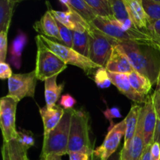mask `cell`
Listing matches in <instances>:
<instances>
[{
  "label": "cell",
  "instance_id": "6da1fadb",
  "mask_svg": "<svg viewBox=\"0 0 160 160\" xmlns=\"http://www.w3.org/2000/svg\"><path fill=\"white\" fill-rule=\"evenodd\" d=\"M119 45L129 59L134 70L148 78L152 84H157L160 70L159 44L120 42Z\"/></svg>",
  "mask_w": 160,
  "mask_h": 160
},
{
  "label": "cell",
  "instance_id": "7a4b0ae2",
  "mask_svg": "<svg viewBox=\"0 0 160 160\" xmlns=\"http://www.w3.org/2000/svg\"><path fill=\"white\" fill-rule=\"evenodd\" d=\"M91 24L106 35L117 40L119 42H134L145 44L156 43L148 31L141 30L138 28H134L129 31H125L120 28L119 20L114 17H102L98 16L91 23Z\"/></svg>",
  "mask_w": 160,
  "mask_h": 160
},
{
  "label": "cell",
  "instance_id": "3957f363",
  "mask_svg": "<svg viewBox=\"0 0 160 160\" xmlns=\"http://www.w3.org/2000/svg\"><path fill=\"white\" fill-rule=\"evenodd\" d=\"M73 111V109L65 110L59 124L43 139L40 159H44L50 155L62 156L69 154V139Z\"/></svg>",
  "mask_w": 160,
  "mask_h": 160
},
{
  "label": "cell",
  "instance_id": "277c9868",
  "mask_svg": "<svg viewBox=\"0 0 160 160\" xmlns=\"http://www.w3.org/2000/svg\"><path fill=\"white\" fill-rule=\"evenodd\" d=\"M89 117L88 112L81 109H74L71 118L68 152H84L92 155L94 148L89 136Z\"/></svg>",
  "mask_w": 160,
  "mask_h": 160
},
{
  "label": "cell",
  "instance_id": "5b68a950",
  "mask_svg": "<svg viewBox=\"0 0 160 160\" xmlns=\"http://www.w3.org/2000/svg\"><path fill=\"white\" fill-rule=\"evenodd\" d=\"M35 41L37 44V56L34 70L39 81H45L48 78L56 75L58 76L67 69V64L44 44L39 34L35 37Z\"/></svg>",
  "mask_w": 160,
  "mask_h": 160
},
{
  "label": "cell",
  "instance_id": "8992f818",
  "mask_svg": "<svg viewBox=\"0 0 160 160\" xmlns=\"http://www.w3.org/2000/svg\"><path fill=\"white\" fill-rule=\"evenodd\" d=\"M39 35L44 44L52 52L57 55L66 64H70V65L79 67L81 70H84V72H85L87 75H90L95 70L96 71L98 68L102 67L101 66L98 65L91 60L88 57L77 52L73 48L66 46L63 44L51 40L42 34H39Z\"/></svg>",
  "mask_w": 160,
  "mask_h": 160
},
{
  "label": "cell",
  "instance_id": "52a82bcc",
  "mask_svg": "<svg viewBox=\"0 0 160 160\" xmlns=\"http://www.w3.org/2000/svg\"><path fill=\"white\" fill-rule=\"evenodd\" d=\"M88 34V58L98 65L105 67L112 49L116 45H118L120 42L106 35L92 24H91Z\"/></svg>",
  "mask_w": 160,
  "mask_h": 160
},
{
  "label": "cell",
  "instance_id": "ba28073f",
  "mask_svg": "<svg viewBox=\"0 0 160 160\" xmlns=\"http://www.w3.org/2000/svg\"><path fill=\"white\" fill-rule=\"evenodd\" d=\"M19 101L9 95L0 100V127L2 133L3 142H9L17 138L16 129V112Z\"/></svg>",
  "mask_w": 160,
  "mask_h": 160
},
{
  "label": "cell",
  "instance_id": "9c48e42d",
  "mask_svg": "<svg viewBox=\"0 0 160 160\" xmlns=\"http://www.w3.org/2000/svg\"><path fill=\"white\" fill-rule=\"evenodd\" d=\"M38 78L35 70L26 73H15L8 79V95L17 98L19 102L25 97L34 98Z\"/></svg>",
  "mask_w": 160,
  "mask_h": 160
},
{
  "label": "cell",
  "instance_id": "30bf717a",
  "mask_svg": "<svg viewBox=\"0 0 160 160\" xmlns=\"http://www.w3.org/2000/svg\"><path fill=\"white\" fill-rule=\"evenodd\" d=\"M126 132V120H123L113 126H110L105 140L99 147L94 150V154L101 160H108L117 152L120 141Z\"/></svg>",
  "mask_w": 160,
  "mask_h": 160
},
{
  "label": "cell",
  "instance_id": "8fae6325",
  "mask_svg": "<svg viewBox=\"0 0 160 160\" xmlns=\"http://www.w3.org/2000/svg\"><path fill=\"white\" fill-rule=\"evenodd\" d=\"M144 117L145 108L142 106L137 130L134 138L128 146H123L120 150L121 160H141L145 149V142L144 138Z\"/></svg>",
  "mask_w": 160,
  "mask_h": 160
},
{
  "label": "cell",
  "instance_id": "7c38bea8",
  "mask_svg": "<svg viewBox=\"0 0 160 160\" xmlns=\"http://www.w3.org/2000/svg\"><path fill=\"white\" fill-rule=\"evenodd\" d=\"M49 10L58 22L71 31H84L90 29V23L71 8H67V11H57L52 9Z\"/></svg>",
  "mask_w": 160,
  "mask_h": 160
},
{
  "label": "cell",
  "instance_id": "4fadbf2b",
  "mask_svg": "<svg viewBox=\"0 0 160 160\" xmlns=\"http://www.w3.org/2000/svg\"><path fill=\"white\" fill-rule=\"evenodd\" d=\"M109 79L112 84L117 87V88L127 98H129L134 102L137 104L140 103H145L146 102L148 97H145L143 95L138 93L135 90L132 88L129 79H128V74L120 73H112V72L108 71Z\"/></svg>",
  "mask_w": 160,
  "mask_h": 160
},
{
  "label": "cell",
  "instance_id": "5bb4252c",
  "mask_svg": "<svg viewBox=\"0 0 160 160\" xmlns=\"http://www.w3.org/2000/svg\"><path fill=\"white\" fill-rule=\"evenodd\" d=\"M145 117H144V138L145 145L154 143V134L157 124L158 118L153 101V96L148 95L146 102L144 103Z\"/></svg>",
  "mask_w": 160,
  "mask_h": 160
},
{
  "label": "cell",
  "instance_id": "9a60e30c",
  "mask_svg": "<svg viewBox=\"0 0 160 160\" xmlns=\"http://www.w3.org/2000/svg\"><path fill=\"white\" fill-rule=\"evenodd\" d=\"M105 67L108 71L125 74H128L134 70L120 45L114 47Z\"/></svg>",
  "mask_w": 160,
  "mask_h": 160
},
{
  "label": "cell",
  "instance_id": "2e32d148",
  "mask_svg": "<svg viewBox=\"0 0 160 160\" xmlns=\"http://www.w3.org/2000/svg\"><path fill=\"white\" fill-rule=\"evenodd\" d=\"M130 19L136 28L148 31L149 20L142 6V0H123Z\"/></svg>",
  "mask_w": 160,
  "mask_h": 160
},
{
  "label": "cell",
  "instance_id": "e0dca14e",
  "mask_svg": "<svg viewBox=\"0 0 160 160\" xmlns=\"http://www.w3.org/2000/svg\"><path fill=\"white\" fill-rule=\"evenodd\" d=\"M34 28L37 32L42 34V35L45 36L48 38H52L56 39L62 42L58 22L50 12L49 9L42 16L40 20L34 23Z\"/></svg>",
  "mask_w": 160,
  "mask_h": 160
},
{
  "label": "cell",
  "instance_id": "ac0fdd59",
  "mask_svg": "<svg viewBox=\"0 0 160 160\" xmlns=\"http://www.w3.org/2000/svg\"><path fill=\"white\" fill-rule=\"evenodd\" d=\"M44 127V138L59 124L65 112V109L61 106H56L54 108L48 109L46 106L39 108Z\"/></svg>",
  "mask_w": 160,
  "mask_h": 160
},
{
  "label": "cell",
  "instance_id": "d6986e66",
  "mask_svg": "<svg viewBox=\"0 0 160 160\" xmlns=\"http://www.w3.org/2000/svg\"><path fill=\"white\" fill-rule=\"evenodd\" d=\"M28 42V38L26 33L19 30L9 47V63L17 70L21 67L22 52Z\"/></svg>",
  "mask_w": 160,
  "mask_h": 160
},
{
  "label": "cell",
  "instance_id": "ffe728a7",
  "mask_svg": "<svg viewBox=\"0 0 160 160\" xmlns=\"http://www.w3.org/2000/svg\"><path fill=\"white\" fill-rule=\"evenodd\" d=\"M56 76L50 78L45 81V98L46 107L52 109L56 106V102L60 97L64 88V84H58L56 82Z\"/></svg>",
  "mask_w": 160,
  "mask_h": 160
},
{
  "label": "cell",
  "instance_id": "44dd1931",
  "mask_svg": "<svg viewBox=\"0 0 160 160\" xmlns=\"http://www.w3.org/2000/svg\"><path fill=\"white\" fill-rule=\"evenodd\" d=\"M142 106L138 104H135L131 108L130 112H128L126 117V132L124 135V143L123 146H128L131 142L137 130L138 123L139 120V115H140Z\"/></svg>",
  "mask_w": 160,
  "mask_h": 160
},
{
  "label": "cell",
  "instance_id": "7402d4cb",
  "mask_svg": "<svg viewBox=\"0 0 160 160\" xmlns=\"http://www.w3.org/2000/svg\"><path fill=\"white\" fill-rule=\"evenodd\" d=\"M128 79L133 88L145 97H148L151 91L152 84L148 78L134 70L128 74Z\"/></svg>",
  "mask_w": 160,
  "mask_h": 160
},
{
  "label": "cell",
  "instance_id": "603a6c76",
  "mask_svg": "<svg viewBox=\"0 0 160 160\" xmlns=\"http://www.w3.org/2000/svg\"><path fill=\"white\" fill-rule=\"evenodd\" d=\"M15 6L10 0H0V31L7 32L11 24Z\"/></svg>",
  "mask_w": 160,
  "mask_h": 160
},
{
  "label": "cell",
  "instance_id": "cb8c5ba5",
  "mask_svg": "<svg viewBox=\"0 0 160 160\" xmlns=\"http://www.w3.org/2000/svg\"><path fill=\"white\" fill-rule=\"evenodd\" d=\"M89 30L73 31V47L81 54L88 57L89 54Z\"/></svg>",
  "mask_w": 160,
  "mask_h": 160
},
{
  "label": "cell",
  "instance_id": "d4e9b609",
  "mask_svg": "<svg viewBox=\"0 0 160 160\" xmlns=\"http://www.w3.org/2000/svg\"><path fill=\"white\" fill-rule=\"evenodd\" d=\"M67 8H71L72 9L76 11L89 23H92L96 17H98L84 0H70L69 6Z\"/></svg>",
  "mask_w": 160,
  "mask_h": 160
},
{
  "label": "cell",
  "instance_id": "484cf974",
  "mask_svg": "<svg viewBox=\"0 0 160 160\" xmlns=\"http://www.w3.org/2000/svg\"><path fill=\"white\" fill-rule=\"evenodd\" d=\"M84 1L98 17H113L110 3L108 0H84Z\"/></svg>",
  "mask_w": 160,
  "mask_h": 160
},
{
  "label": "cell",
  "instance_id": "4316f807",
  "mask_svg": "<svg viewBox=\"0 0 160 160\" xmlns=\"http://www.w3.org/2000/svg\"><path fill=\"white\" fill-rule=\"evenodd\" d=\"M9 152V160H26L27 150L23 148L17 139L6 142Z\"/></svg>",
  "mask_w": 160,
  "mask_h": 160
},
{
  "label": "cell",
  "instance_id": "83f0119b",
  "mask_svg": "<svg viewBox=\"0 0 160 160\" xmlns=\"http://www.w3.org/2000/svg\"><path fill=\"white\" fill-rule=\"evenodd\" d=\"M142 3L150 23L160 20V3L152 0H142Z\"/></svg>",
  "mask_w": 160,
  "mask_h": 160
},
{
  "label": "cell",
  "instance_id": "f1b7e54d",
  "mask_svg": "<svg viewBox=\"0 0 160 160\" xmlns=\"http://www.w3.org/2000/svg\"><path fill=\"white\" fill-rule=\"evenodd\" d=\"M112 15L120 21H125L130 19L123 0H110Z\"/></svg>",
  "mask_w": 160,
  "mask_h": 160
},
{
  "label": "cell",
  "instance_id": "f546056e",
  "mask_svg": "<svg viewBox=\"0 0 160 160\" xmlns=\"http://www.w3.org/2000/svg\"><path fill=\"white\" fill-rule=\"evenodd\" d=\"M94 80L95 84L100 88H107L112 84L108 74V70L104 67H100L95 72Z\"/></svg>",
  "mask_w": 160,
  "mask_h": 160
},
{
  "label": "cell",
  "instance_id": "4dcf8cb0",
  "mask_svg": "<svg viewBox=\"0 0 160 160\" xmlns=\"http://www.w3.org/2000/svg\"><path fill=\"white\" fill-rule=\"evenodd\" d=\"M19 143L23 146L25 150L28 151L30 148L33 147L35 143L34 134L31 131L27 130L17 131V138Z\"/></svg>",
  "mask_w": 160,
  "mask_h": 160
},
{
  "label": "cell",
  "instance_id": "1f68e13d",
  "mask_svg": "<svg viewBox=\"0 0 160 160\" xmlns=\"http://www.w3.org/2000/svg\"><path fill=\"white\" fill-rule=\"evenodd\" d=\"M58 25H59V34H60L62 42L66 46L72 48L73 47V31L67 28L59 22H58Z\"/></svg>",
  "mask_w": 160,
  "mask_h": 160
},
{
  "label": "cell",
  "instance_id": "d6a6232c",
  "mask_svg": "<svg viewBox=\"0 0 160 160\" xmlns=\"http://www.w3.org/2000/svg\"><path fill=\"white\" fill-rule=\"evenodd\" d=\"M7 32L0 31V62H5L7 54Z\"/></svg>",
  "mask_w": 160,
  "mask_h": 160
},
{
  "label": "cell",
  "instance_id": "836d02e7",
  "mask_svg": "<svg viewBox=\"0 0 160 160\" xmlns=\"http://www.w3.org/2000/svg\"><path fill=\"white\" fill-rule=\"evenodd\" d=\"M76 103V99L73 96L69 95V94L63 95L62 96H61L60 100H59V106L62 108H63L65 110L73 109V107L75 106Z\"/></svg>",
  "mask_w": 160,
  "mask_h": 160
},
{
  "label": "cell",
  "instance_id": "e575fe53",
  "mask_svg": "<svg viewBox=\"0 0 160 160\" xmlns=\"http://www.w3.org/2000/svg\"><path fill=\"white\" fill-rule=\"evenodd\" d=\"M148 31L152 34L155 42L160 45V20L150 23Z\"/></svg>",
  "mask_w": 160,
  "mask_h": 160
},
{
  "label": "cell",
  "instance_id": "d590c367",
  "mask_svg": "<svg viewBox=\"0 0 160 160\" xmlns=\"http://www.w3.org/2000/svg\"><path fill=\"white\" fill-rule=\"evenodd\" d=\"M103 113H104L105 117L110 122L111 126H113V123H112V120H113V119L121 118L122 117L120 109L117 107H112L106 109V110H105L104 112H103Z\"/></svg>",
  "mask_w": 160,
  "mask_h": 160
},
{
  "label": "cell",
  "instance_id": "8d00e7d4",
  "mask_svg": "<svg viewBox=\"0 0 160 160\" xmlns=\"http://www.w3.org/2000/svg\"><path fill=\"white\" fill-rule=\"evenodd\" d=\"M12 74L9 64L6 62H0V78L2 80L9 79Z\"/></svg>",
  "mask_w": 160,
  "mask_h": 160
},
{
  "label": "cell",
  "instance_id": "74e56055",
  "mask_svg": "<svg viewBox=\"0 0 160 160\" xmlns=\"http://www.w3.org/2000/svg\"><path fill=\"white\" fill-rule=\"evenodd\" d=\"M70 160H90L92 155L84 152H70L69 153Z\"/></svg>",
  "mask_w": 160,
  "mask_h": 160
},
{
  "label": "cell",
  "instance_id": "f35d334b",
  "mask_svg": "<svg viewBox=\"0 0 160 160\" xmlns=\"http://www.w3.org/2000/svg\"><path fill=\"white\" fill-rule=\"evenodd\" d=\"M152 160H160V144L154 142L151 146Z\"/></svg>",
  "mask_w": 160,
  "mask_h": 160
},
{
  "label": "cell",
  "instance_id": "ab89813d",
  "mask_svg": "<svg viewBox=\"0 0 160 160\" xmlns=\"http://www.w3.org/2000/svg\"><path fill=\"white\" fill-rule=\"evenodd\" d=\"M152 96L153 101H154L155 109H156V115H157V118L158 120H160V92L155 91Z\"/></svg>",
  "mask_w": 160,
  "mask_h": 160
},
{
  "label": "cell",
  "instance_id": "60d3db41",
  "mask_svg": "<svg viewBox=\"0 0 160 160\" xmlns=\"http://www.w3.org/2000/svg\"><path fill=\"white\" fill-rule=\"evenodd\" d=\"M151 146L152 145H147V146L145 147V151H144L143 155H142L141 160H152Z\"/></svg>",
  "mask_w": 160,
  "mask_h": 160
},
{
  "label": "cell",
  "instance_id": "b9f144b4",
  "mask_svg": "<svg viewBox=\"0 0 160 160\" xmlns=\"http://www.w3.org/2000/svg\"><path fill=\"white\" fill-rule=\"evenodd\" d=\"M154 142H158L160 144V120H158L157 124H156V131L154 134Z\"/></svg>",
  "mask_w": 160,
  "mask_h": 160
},
{
  "label": "cell",
  "instance_id": "7bdbcfd3",
  "mask_svg": "<svg viewBox=\"0 0 160 160\" xmlns=\"http://www.w3.org/2000/svg\"><path fill=\"white\" fill-rule=\"evenodd\" d=\"M108 160H121V159H120V151L116 152L112 156L109 157V159Z\"/></svg>",
  "mask_w": 160,
  "mask_h": 160
},
{
  "label": "cell",
  "instance_id": "ee69618b",
  "mask_svg": "<svg viewBox=\"0 0 160 160\" xmlns=\"http://www.w3.org/2000/svg\"><path fill=\"white\" fill-rule=\"evenodd\" d=\"M159 46L160 48V45L159 44ZM156 92H160V70H159V78H158V81L157 84H156Z\"/></svg>",
  "mask_w": 160,
  "mask_h": 160
},
{
  "label": "cell",
  "instance_id": "f6af8a7d",
  "mask_svg": "<svg viewBox=\"0 0 160 160\" xmlns=\"http://www.w3.org/2000/svg\"><path fill=\"white\" fill-rule=\"evenodd\" d=\"M59 1L60 2L61 4L64 5V6H67V7L69 6V1H70V0H59Z\"/></svg>",
  "mask_w": 160,
  "mask_h": 160
},
{
  "label": "cell",
  "instance_id": "bcb514c9",
  "mask_svg": "<svg viewBox=\"0 0 160 160\" xmlns=\"http://www.w3.org/2000/svg\"><path fill=\"white\" fill-rule=\"evenodd\" d=\"M90 160H101V159H100L99 157H98L97 156H95V155L93 153V154L92 155V157H91Z\"/></svg>",
  "mask_w": 160,
  "mask_h": 160
},
{
  "label": "cell",
  "instance_id": "7dc6e473",
  "mask_svg": "<svg viewBox=\"0 0 160 160\" xmlns=\"http://www.w3.org/2000/svg\"><path fill=\"white\" fill-rule=\"evenodd\" d=\"M51 156H52L53 160H62V159H61V157H62V156H56V155H51Z\"/></svg>",
  "mask_w": 160,
  "mask_h": 160
},
{
  "label": "cell",
  "instance_id": "c3c4849f",
  "mask_svg": "<svg viewBox=\"0 0 160 160\" xmlns=\"http://www.w3.org/2000/svg\"><path fill=\"white\" fill-rule=\"evenodd\" d=\"M10 1H11V2H12V4L14 5V6H16V5H17V3L23 1V0H10Z\"/></svg>",
  "mask_w": 160,
  "mask_h": 160
},
{
  "label": "cell",
  "instance_id": "681fc988",
  "mask_svg": "<svg viewBox=\"0 0 160 160\" xmlns=\"http://www.w3.org/2000/svg\"><path fill=\"white\" fill-rule=\"evenodd\" d=\"M40 160H53V158H52V156H51V155H50V156H46V157H45L44 159H40Z\"/></svg>",
  "mask_w": 160,
  "mask_h": 160
},
{
  "label": "cell",
  "instance_id": "f907efd6",
  "mask_svg": "<svg viewBox=\"0 0 160 160\" xmlns=\"http://www.w3.org/2000/svg\"><path fill=\"white\" fill-rule=\"evenodd\" d=\"M152 1H155V2H156L160 3V0H152Z\"/></svg>",
  "mask_w": 160,
  "mask_h": 160
},
{
  "label": "cell",
  "instance_id": "816d5d0a",
  "mask_svg": "<svg viewBox=\"0 0 160 160\" xmlns=\"http://www.w3.org/2000/svg\"><path fill=\"white\" fill-rule=\"evenodd\" d=\"M26 160H30V159H28V157H27V159H26Z\"/></svg>",
  "mask_w": 160,
  "mask_h": 160
},
{
  "label": "cell",
  "instance_id": "f5cc1de1",
  "mask_svg": "<svg viewBox=\"0 0 160 160\" xmlns=\"http://www.w3.org/2000/svg\"><path fill=\"white\" fill-rule=\"evenodd\" d=\"M108 1H109V3H110V0H108Z\"/></svg>",
  "mask_w": 160,
  "mask_h": 160
}]
</instances>
